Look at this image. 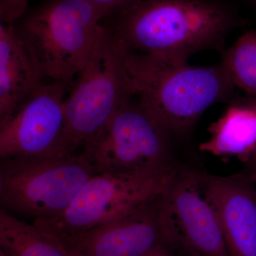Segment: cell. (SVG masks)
Listing matches in <instances>:
<instances>
[{
    "instance_id": "cell-2",
    "label": "cell",
    "mask_w": 256,
    "mask_h": 256,
    "mask_svg": "<svg viewBox=\"0 0 256 256\" xmlns=\"http://www.w3.org/2000/svg\"><path fill=\"white\" fill-rule=\"evenodd\" d=\"M133 96L172 137L191 131L210 106L232 96L234 86L223 66H198L126 50Z\"/></svg>"
},
{
    "instance_id": "cell-15",
    "label": "cell",
    "mask_w": 256,
    "mask_h": 256,
    "mask_svg": "<svg viewBox=\"0 0 256 256\" xmlns=\"http://www.w3.org/2000/svg\"><path fill=\"white\" fill-rule=\"evenodd\" d=\"M222 64L234 87L256 97V30L242 34L225 52Z\"/></svg>"
},
{
    "instance_id": "cell-18",
    "label": "cell",
    "mask_w": 256,
    "mask_h": 256,
    "mask_svg": "<svg viewBox=\"0 0 256 256\" xmlns=\"http://www.w3.org/2000/svg\"><path fill=\"white\" fill-rule=\"evenodd\" d=\"M242 173L247 175L256 182V151L252 154L248 161L245 163V166Z\"/></svg>"
},
{
    "instance_id": "cell-12",
    "label": "cell",
    "mask_w": 256,
    "mask_h": 256,
    "mask_svg": "<svg viewBox=\"0 0 256 256\" xmlns=\"http://www.w3.org/2000/svg\"><path fill=\"white\" fill-rule=\"evenodd\" d=\"M42 82L14 24L0 22V124L12 117Z\"/></svg>"
},
{
    "instance_id": "cell-8",
    "label": "cell",
    "mask_w": 256,
    "mask_h": 256,
    "mask_svg": "<svg viewBox=\"0 0 256 256\" xmlns=\"http://www.w3.org/2000/svg\"><path fill=\"white\" fill-rule=\"evenodd\" d=\"M70 88L62 82H42L18 111L0 124L1 160L74 154L65 116Z\"/></svg>"
},
{
    "instance_id": "cell-3",
    "label": "cell",
    "mask_w": 256,
    "mask_h": 256,
    "mask_svg": "<svg viewBox=\"0 0 256 256\" xmlns=\"http://www.w3.org/2000/svg\"><path fill=\"white\" fill-rule=\"evenodd\" d=\"M105 18L87 0H46L13 24L42 80L72 88Z\"/></svg>"
},
{
    "instance_id": "cell-1",
    "label": "cell",
    "mask_w": 256,
    "mask_h": 256,
    "mask_svg": "<svg viewBox=\"0 0 256 256\" xmlns=\"http://www.w3.org/2000/svg\"><path fill=\"white\" fill-rule=\"evenodd\" d=\"M236 22L232 10L214 0H140L104 20L128 52L186 62L201 50H223Z\"/></svg>"
},
{
    "instance_id": "cell-19",
    "label": "cell",
    "mask_w": 256,
    "mask_h": 256,
    "mask_svg": "<svg viewBox=\"0 0 256 256\" xmlns=\"http://www.w3.org/2000/svg\"><path fill=\"white\" fill-rule=\"evenodd\" d=\"M146 256H170L168 252H166L165 247H161L156 249L154 252H151L150 254H148Z\"/></svg>"
},
{
    "instance_id": "cell-9",
    "label": "cell",
    "mask_w": 256,
    "mask_h": 256,
    "mask_svg": "<svg viewBox=\"0 0 256 256\" xmlns=\"http://www.w3.org/2000/svg\"><path fill=\"white\" fill-rule=\"evenodd\" d=\"M158 215L166 245L190 256H228L200 171L180 166L158 198Z\"/></svg>"
},
{
    "instance_id": "cell-5",
    "label": "cell",
    "mask_w": 256,
    "mask_h": 256,
    "mask_svg": "<svg viewBox=\"0 0 256 256\" xmlns=\"http://www.w3.org/2000/svg\"><path fill=\"white\" fill-rule=\"evenodd\" d=\"M96 173L84 152L62 158L1 160V206L34 222L54 220Z\"/></svg>"
},
{
    "instance_id": "cell-6",
    "label": "cell",
    "mask_w": 256,
    "mask_h": 256,
    "mask_svg": "<svg viewBox=\"0 0 256 256\" xmlns=\"http://www.w3.org/2000/svg\"><path fill=\"white\" fill-rule=\"evenodd\" d=\"M172 137L139 102L122 106L84 152L98 172L160 174L180 168L172 149Z\"/></svg>"
},
{
    "instance_id": "cell-16",
    "label": "cell",
    "mask_w": 256,
    "mask_h": 256,
    "mask_svg": "<svg viewBox=\"0 0 256 256\" xmlns=\"http://www.w3.org/2000/svg\"><path fill=\"white\" fill-rule=\"evenodd\" d=\"M30 0H0L1 22L13 24L28 11Z\"/></svg>"
},
{
    "instance_id": "cell-17",
    "label": "cell",
    "mask_w": 256,
    "mask_h": 256,
    "mask_svg": "<svg viewBox=\"0 0 256 256\" xmlns=\"http://www.w3.org/2000/svg\"><path fill=\"white\" fill-rule=\"evenodd\" d=\"M105 15V18L118 14L140 0H87Z\"/></svg>"
},
{
    "instance_id": "cell-20",
    "label": "cell",
    "mask_w": 256,
    "mask_h": 256,
    "mask_svg": "<svg viewBox=\"0 0 256 256\" xmlns=\"http://www.w3.org/2000/svg\"><path fill=\"white\" fill-rule=\"evenodd\" d=\"M252 3H254V4L256 6V0H252Z\"/></svg>"
},
{
    "instance_id": "cell-10",
    "label": "cell",
    "mask_w": 256,
    "mask_h": 256,
    "mask_svg": "<svg viewBox=\"0 0 256 256\" xmlns=\"http://www.w3.org/2000/svg\"><path fill=\"white\" fill-rule=\"evenodd\" d=\"M158 198L120 220L82 232L36 225L72 256H146L166 245L158 215Z\"/></svg>"
},
{
    "instance_id": "cell-7",
    "label": "cell",
    "mask_w": 256,
    "mask_h": 256,
    "mask_svg": "<svg viewBox=\"0 0 256 256\" xmlns=\"http://www.w3.org/2000/svg\"><path fill=\"white\" fill-rule=\"evenodd\" d=\"M178 169L160 174L96 173L63 213L54 220L34 224L65 232H82L120 220L159 197Z\"/></svg>"
},
{
    "instance_id": "cell-11",
    "label": "cell",
    "mask_w": 256,
    "mask_h": 256,
    "mask_svg": "<svg viewBox=\"0 0 256 256\" xmlns=\"http://www.w3.org/2000/svg\"><path fill=\"white\" fill-rule=\"evenodd\" d=\"M200 178L220 220L228 256H256V182L242 172L217 176L200 171Z\"/></svg>"
},
{
    "instance_id": "cell-13",
    "label": "cell",
    "mask_w": 256,
    "mask_h": 256,
    "mask_svg": "<svg viewBox=\"0 0 256 256\" xmlns=\"http://www.w3.org/2000/svg\"><path fill=\"white\" fill-rule=\"evenodd\" d=\"M208 132L210 139L200 144V150L246 163L256 151V97L234 101Z\"/></svg>"
},
{
    "instance_id": "cell-4",
    "label": "cell",
    "mask_w": 256,
    "mask_h": 256,
    "mask_svg": "<svg viewBox=\"0 0 256 256\" xmlns=\"http://www.w3.org/2000/svg\"><path fill=\"white\" fill-rule=\"evenodd\" d=\"M126 50L102 22L92 52L65 101L69 138L74 149L95 137L132 97Z\"/></svg>"
},
{
    "instance_id": "cell-14",
    "label": "cell",
    "mask_w": 256,
    "mask_h": 256,
    "mask_svg": "<svg viewBox=\"0 0 256 256\" xmlns=\"http://www.w3.org/2000/svg\"><path fill=\"white\" fill-rule=\"evenodd\" d=\"M0 256H72L36 224L0 212Z\"/></svg>"
}]
</instances>
